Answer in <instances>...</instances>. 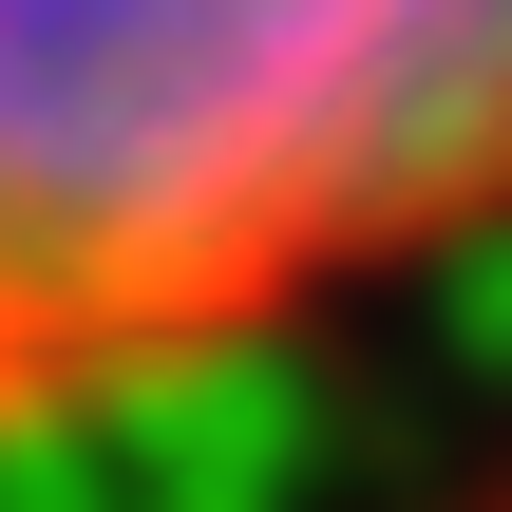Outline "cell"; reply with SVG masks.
Masks as SVG:
<instances>
[{
  "label": "cell",
  "instance_id": "cell-1",
  "mask_svg": "<svg viewBox=\"0 0 512 512\" xmlns=\"http://www.w3.org/2000/svg\"><path fill=\"white\" fill-rule=\"evenodd\" d=\"M512 228V0H0V437L190 399Z\"/></svg>",
  "mask_w": 512,
  "mask_h": 512
},
{
  "label": "cell",
  "instance_id": "cell-2",
  "mask_svg": "<svg viewBox=\"0 0 512 512\" xmlns=\"http://www.w3.org/2000/svg\"><path fill=\"white\" fill-rule=\"evenodd\" d=\"M475 512H512V475H494V494H475Z\"/></svg>",
  "mask_w": 512,
  "mask_h": 512
}]
</instances>
